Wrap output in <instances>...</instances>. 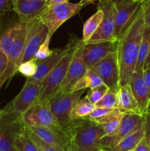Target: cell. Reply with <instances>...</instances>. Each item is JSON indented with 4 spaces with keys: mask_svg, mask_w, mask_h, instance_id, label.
<instances>
[{
    "mask_svg": "<svg viewBox=\"0 0 150 151\" xmlns=\"http://www.w3.org/2000/svg\"><path fill=\"white\" fill-rule=\"evenodd\" d=\"M145 26L141 3L133 20L117 40L116 52L119 62L120 86L129 85L132 74L135 72Z\"/></svg>",
    "mask_w": 150,
    "mask_h": 151,
    "instance_id": "cell-1",
    "label": "cell"
},
{
    "mask_svg": "<svg viewBox=\"0 0 150 151\" xmlns=\"http://www.w3.org/2000/svg\"><path fill=\"white\" fill-rule=\"evenodd\" d=\"M67 134L71 145L88 150H99V142L105 136L101 125L88 119L71 121Z\"/></svg>",
    "mask_w": 150,
    "mask_h": 151,
    "instance_id": "cell-2",
    "label": "cell"
},
{
    "mask_svg": "<svg viewBox=\"0 0 150 151\" xmlns=\"http://www.w3.org/2000/svg\"><path fill=\"white\" fill-rule=\"evenodd\" d=\"M79 40L76 37L70 40L71 47L68 52L41 81L38 101L49 100L60 92V87L66 78L69 64Z\"/></svg>",
    "mask_w": 150,
    "mask_h": 151,
    "instance_id": "cell-3",
    "label": "cell"
},
{
    "mask_svg": "<svg viewBox=\"0 0 150 151\" xmlns=\"http://www.w3.org/2000/svg\"><path fill=\"white\" fill-rule=\"evenodd\" d=\"M21 119L26 127L49 128L68 137L66 131L59 125L53 115L49 100L37 102L21 115Z\"/></svg>",
    "mask_w": 150,
    "mask_h": 151,
    "instance_id": "cell-4",
    "label": "cell"
},
{
    "mask_svg": "<svg viewBox=\"0 0 150 151\" xmlns=\"http://www.w3.org/2000/svg\"><path fill=\"white\" fill-rule=\"evenodd\" d=\"M80 1L77 3L66 2L46 6L42 12L39 19L48 28L51 36L63 23L78 14L85 7Z\"/></svg>",
    "mask_w": 150,
    "mask_h": 151,
    "instance_id": "cell-5",
    "label": "cell"
},
{
    "mask_svg": "<svg viewBox=\"0 0 150 151\" xmlns=\"http://www.w3.org/2000/svg\"><path fill=\"white\" fill-rule=\"evenodd\" d=\"M84 92L85 90L77 91H60L49 100L53 115L59 125L66 131V134L68 127L71 122L70 120L71 111L75 103L81 98V96Z\"/></svg>",
    "mask_w": 150,
    "mask_h": 151,
    "instance_id": "cell-6",
    "label": "cell"
},
{
    "mask_svg": "<svg viewBox=\"0 0 150 151\" xmlns=\"http://www.w3.org/2000/svg\"><path fill=\"white\" fill-rule=\"evenodd\" d=\"M98 9L103 11L102 21L96 32L91 36L86 44L101 41H117L114 37L116 8L113 0H99Z\"/></svg>",
    "mask_w": 150,
    "mask_h": 151,
    "instance_id": "cell-7",
    "label": "cell"
},
{
    "mask_svg": "<svg viewBox=\"0 0 150 151\" xmlns=\"http://www.w3.org/2000/svg\"><path fill=\"white\" fill-rule=\"evenodd\" d=\"M144 121L145 117L142 115L130 113L124 114L117 129L112 134L104 136L99 140V150L102 147H112L115 146L125 137L142 127Z\"/></svg>",
    "mask_w": 150,
    "mask_h": 151,
    "instance_id": "cell-8",
    "label": "cell"
},
{
    "mask_svg": "<svg viewBox=\"0 0 150 151\" xmlns=\"http://www.w3.org/2000/svg\"><path fill=\"white\" fill-rule=\"evenodd\" d=\"M26 40L21 63L34 58L37 50L49 35L48 28L42 23L39 18L26 23Z\"/></svg>",
    "mask_w": 150,
    "mask_h": 151,
    "instance_id": "cell-9",
    "label": "cell"
},
{
    "mask_svg": "<svg viewBox=\"0 0 150 151\" xmlns=\"http://www.w3.org/2000/svg\"><path fill=\"white\" fill-rule=\"evenodd\" d=\"M89 69L99 77L109 89L117 91L120 86V76L116 52L108 54Z\"/></svg>",
    "mask_w": 150,
    "mask_h": 151,
    "instance_id": "cell-10",
    "label": "cell"
},
{
    "mask_svg": "<svg viewBox=\"0 0 150 151\" xmlns=\"http://www.w3.org/2000/svg\"><path fill=\"white\" fill-rule=\"evenodd\" d=\"M26 23L20 22L19 30L16 34L15 41L7 56V67L0 79V88L4 85V83L11 79L15 74L18 72V69L21 63V58L24 50L25 40H26Z\"/></svg>",
    "mask_w": 150,
    "mask_h": 151,
    "instance_id": "cell-11",
    "label": "cell"
},
{
    "mask_svg": "<svg viewBox=\"0 0 150 151\" xmlns=\"http://www.w3.org/2000/svg\"><path fill=\"white\" fill-rule=\"evenodd\" d=\"M85 43L79 39L75 48L73 57L69 64L66 78L62 83L60 91H69L71 88L86 73V65L83 58Z\"/></svg>",
    "mask_w": 150,
    "mask_h": 151,
    "instance_id": "cell-12",
    "label": "cell"
},
{
    "mask_svg": "<svg viewBox=\"0 0 150 151\" xmlns=\"http://www.w3.org/2000/svg\"><path fill=\"white\" fill-rule=\"evenodd\" d=\"M116 8L114 37L117 41L122 32L132 22L138 13L141 3L132 0H121L114 1Z\"/></svg>",
    "mask_w": 150,
    "mask_h": 151,
    "instance_id": "cell-13",
    "label": "cell"
},
{
    "mask_svg": "<svg viewBox=\"0 0 150 151\" xmlns=\"http://www.w3.org/2000/svg\"><path fill=\"white\" fill-rule=\"evenodd\" d=\"M40 85L26 81L19 94L9 106L16 113L22 115L38 101Z\"/></svg>",
    "mask_w": 150,
    "mask_h": 151,
    "instance_id": "cell-14",
    "label": "cell"
},
{
    "mask_svg": "<svg viewBox=\"0 0 150 151\" xmlns=\"http://www.w3.org/2000/svg\"><path fill=\"white\" fill-rule=\"evenodd\" d=\"M117 41H107L86 44L83 58L87 69H90L110 53L116 51Z\"/></svg>",
    "mask_w": 150,
    "mask_h": 151,
    "instance_id": "cell-15",
    "label": "cell"
},
{
    "mask_svg": "<svg viewBox=\"0 0 150 151\" xmlns=\"http://www.w3.org/2000/svg\"><path fill=\"white\" fill-rule=\"evenodd\" d=\"M45 144L58 151H71V143L66 135L41 127H26Z\"/></svg>",
    "mask_w": 150,
    "mask_h": 151,
    "instance_id": "cell-16",
    "label": "cell"
},
{
    "mask_svg": "<svg viewBox=\"0 0 150 151\" xmlns=\"http://www.w3.org/2000/svg\"><path fill=\"white\" fill-rule=\"evenodd\" d=\"M12 2L13 11L24 23L38 19L47 6V2L37 0H12Z\"/></svg>",
    "mask_w": 150,
    "mask_h": 151,
    "instance_id": "cell-17",
    "label": "cell"
},
{
    "mask_svg": "<svg viewBox=\"0 0 150 151\" xmlns=\"http://www.w3.org/2000/svg\"><path fill=\"white\" fill-rule=\"evenodd\" d=\"M71 47V41H69L67 45L63 48H58L53 50V52L49 57L44 60H37V72L32 78L26 79L29 82L41 84V81L46 76L51 72L53 68L61 60V59L66 55Z\"/></svg>",
    "mask_w": 150,
    "mask_h": 151,
    "instance_id": "cell-18",
    "label": "cell"
},
{
    "mask_svg": "<svg viewBox=\"0 0 150 151\" xmlns=\"http://www.w3.org/2000/svg\"><path fill=\"white\" fill-rule=\"evenodd\" d=\"M129 85L132 94L136 100L138 107L142 114L144 116L149 102V96L148 88L144 81L143 69L135 71L133 72Z\"/></svg>",
    "mask_w": 150,
    "mask_h": 151,
    "instance_id": "cell-19",
    "label": "cell"
},
{
    "mask_svg": "<svg viewBox=\"0 0 150 151\" xmlns=\"http://www.w3.org/2000/svg\"><path fill=\"white\" fill-rule=\"evenodd\" d=\"M24 128L21 115L16 113L4 128L0 140V151H16L15 140L18 134L21 133Z\"/></svg>",
    "mask_w": 150,
    "mask_h": 151,
    "instance_id": "cell-20",
    "label": "cell"
},
{
    "mask_svg": "<svg viewBox=\"0 0 150 151\" xmlns=\"http://www.w3.org/2000/svg\"><path fill=\"white\" fill-rule=\"evenodd\" d=\"M117 101L116 109H119L123 113L135 114L144 115L141 113L136 100L132 94L129 85L119 86L116 92Z\"/></svg>",
    "mask_w": 150,
    "mask_h": 151,
    "instance_id": "cell-21",
    "label": "cell"
},
{
    "mask_svg": "<svg viewBox=\"0 0 150 151\" xmlns=\"http://www.w3.org/2000/svg\"><path fill=\"white\" fill-rule=\"evenodd\" d=\"M144 137V124L142 127L125 137L112 147H102L101 151H132Z\"/></svg>",
    "mask_w": 150,
    "mask_h": 151,
    "instance_id": "cell-22",
    "label": "cell"
},
{
    "mask_svg": "<svg viewBox=\"0 0 150 151\" xmlns=\"http://www.w3.org/2000/svg\"><path fill=\"white\" fill-rule=\"evenodd\" d=\"M124 115V113L116 108V109H112L111 111L105 115L104 117L99 119L95 122L101 125L104 129L105 135H108L113 133L117 129L118 127L120 125Z\"/></svg>",
    "mask_w": 150,
    "mask_h": 151,
    "instance_id": "cell-23",
    "label": "cell"
},
{
    "mask_svg": "<svg viewBox=\"0 0 150 151\" xmlns=\"http://www.w3.org/2000/svg\"><path fill=\"white\" fill-rule=\"evenodd\" d=\"M104 85L99 77L91 69H88L86 73L79 79L69 91H77L86 88H93Z\"/></svg>",
    "mask_w": 150,
    "mask_h": 151,
    "instance_id": "cell-24",
    "label": "cell"
},
{
    "mask_svg": "<svg viewBox=\"0 0 150 151\" xmlns=\"http://www.w3.org/2000/svg\"><path fill=\"white\" fill-rule=\"evenodd\" d=\"M103 16H104V13L102 10L101 9H98L97 11L85 22L83 26V31H82V40L85 44L96 32L97 29L102 21Z\"/></svg>",
    "mask_w": 150,
    "mask_h": 151,
    "instance_id": "cell-25",
    "label": "cell"
},
{
    "mask_svg": "<svg viewBox=\"0 0 150 151\" xmlns=\"http://www.w3.org/2000/svg\"><path fill=\"white\" fill-rule=\"evenodd\" d=\"M20 21L13 26L6 29L2 33L0 34V50L6 56H8L13 43L15 41L16 34L19 30Z\"/></svg>",
    "mask_w": 150,
    "mask_h": 151,
    "instance_id": "cell-26",
    "label": "cell"
},
{
    "mask_svg": "<svg viewBox=\"0 0 150 151\" xmlns=\"http://www.w3.org/2000/svg\"><path fill=\"white\" fill-rule=\"evenodd\" d=\"M95 108V105L92 104L85 97L80 98L75 103L71 111L70 120L85 119Z\"/></svg>",
    "mask_w": 150,
    "mask_h": 151,
    "instance_id": "cell-27",
    "label": "cell"
},
{
    "mask_svg": "<svg viewBox=\"0 0 150 151\" xmlns=\"http://www.w3.org/2000/svg\"><path fill=\"white\" fill-rule=\"evenodd\" d=\"M150 47V25L144 27L143 32L142 38H141V44H140L139 52H138V60H137L136 66L135 71H138L143 69L146 58L148 55L149 50Z\"/></svg>",
    "mask_w": 150,
    "mask_h": 151,
    "instance_id": "cell-28",
    "label": "cell"
},
{
    "mask_svg": "<svg viewBox=\"0 0 150 151\" xmlns=\"http://www.w3.org/2000/svg\"><path fill=\"white\" fill-rule=\"evenodd\" d=\"M15 148L16 151H40L27 135L26 128L16 137L15 140Z\"/></svg>",
    "mask_w": 150,
    "mask_h": 151,
    "instance_id": "cell-29",
    "label": "cell"
},
{
    "mask_svg": "<svg viewBox=\"0 0 150 151\" xmlns=\"http://www.w3.org/2000/svg\"><path fill=\"white\" fill-rule=\"evenodd\" d=\"M116 92L117 91L108 88L107 92L101 97V100L95 105L96 107L108 109H116V101H117Z\"/></svg>",
    "mask_w": 150,
    "mask_h": 151,
    "instance_id": "cell-30",
    "label": "cell"
},
{
    "mask_svg": "<svg viewBox=\"0 0 150 151\" xmlns=\"http://www.w3.org/2000/svg\"><path fill=\"white\" fill-rule=\"evenodd\" d=\"M37 60L32 58L31 60L22 63L18 69V72H20L22 75L29 78L33 77L37 72Z\"/></svg>",
    "mask_w": 150,
    "mask_h": 151,
    "instance_id": "cell-31",
    "label": "cell"
},
{
    "mask_svg": "<svg viewBox=\"0 0 150 151\" xmlns=\"http://www.w3.org/2000/svg\"><path fill=\"white\" fill-rule=\"evenodd\" d=\"M107 88L105 85L100 86L99 87H96V88H90L89 91L87 93L86 97L90 102H91L92 104L96 105L100 100L101 99V97L104 95L106 92H107Z\"/></svg>",
    "mask_w": 150,
    "mask_h": 151,
    "instance_id": "cell-32",
    "label": "cell"
},
{
    "mask_svg": "<svg viewBox=\"0 0 150 151\" xmlns=\"http://www.w3.org/2000/svg\"><path fill=\"white\" fill-rule=\"evenodd\" d=\"M51 35H49L46 39V41L40 46L38 50L35 52L34 58L36 59L37 60H44V59L47 58L49 57L52 54L53 50L49 49V44L50 41H51Z\"/></svg>",
    "mask_w": 150,
    "mask_h": 151,
    "instance_id": "cell-33",
    "label": "cell"
},
{
    "mask_svg": "<svg viewBox=\"0 0 150 151\" xmlns=\"http://www.w3.org/2000/svg\"><path fill=\"white\" fill-rule=\"evenodd\" d=\"M25 128H26V131L27 135L29 136V137L30 138V139L35 144V145L38 147V148L39 149L40 151H58L57 150H55L53 147H50V146L47 145L43 141H41L38 137H37L35 134H33L32 132H31L26 126H25Z\"/></svg>",
    "mask_w": 150,
    "mask_h": 151,
    "instance_id": "cell-34",
    "label": "cell"
},
{
    "mask_svg": "<svg viewBox=\"0 0 150 151\" xmlns=\"http://www.w3.org/2000/svg\"><path fill=\"white\" fill-rule=\"evenodd\" d=\"M112 111V109H103V108H96V107L85 119H88L89 120L94 121V122H96L99 119H101L104 117L105 115L110 113Z\"/></svg>",
    "mask_w": 150,
    "mask_h": 151,
    "instance_id": "cell-35",
    "label": "cell"
},
{
    "mask_svg": "<svg viewBox=\"0 0 150 151\" xmlns=\"http://www.w3.org/2000/svg\"><path fill=\"white\" fill-rule=\"evenodd\" d=\"M11 10H13L12 0H0V19Z\"/></svg>",
    "mask_w": 150,
    "mask_h": 151,
    "instance_id": "cell-36",
    "label": "cell"
},
{
    "mask_svg": "<svg viewBox=\"0 0 150 151\" xmlns=\"http://www.w3.org/2000/svg\"><path fill=\"white\" fill-rule=\"evenodd\" d=\"M143 10H144V22L146 26L150 25V0H146L142 2Z\"/></svg>",
    "mask_w": 150,
    "mask_h": 151,
    "instance_id": "cell-37",
    "label": "cell"
},
{
    "mask_svg": "<svg viewBox=\"0 0 150 151\" xmlns=\"http://www.w3.org/2000/svg\"><path fill=\"white\" fill-rule=\"evenodd\" d=\"M144 138L146 142L149 150L150 151V120L146 118L144 121Z\"/></svg>",
    "mask_w": 150,
    "mask_h": 151,
    "instance_id": "cell-38",
    "label": "cell"
},
{
    "mask_svg": "<svg viewBox=\"0 0 150 151\" xmlns=\"http://www.w3.org/2000/svg\"><path fill=\"white\" fill-rule=\"evenodd\" d=\"M7 64V57L0 50V79L5 71Z\"/></svg>",
    "mask_w": 150,
    "mask_h": 151,
    "instance_id": "cell-39",
    "label": "cell"
},
{
    "mask_svg": "<svg viewBox=\"0 0 150 151\" xmlns=\"http://www.w3.org/2000/svg\"><path fill=\"white\" fill-rule=\"evenodd\" d=\"M144 70V69H143ZM144 81H145L146 85L147 88L149 91V96L150 100V67H148L147 69L144 70Z\"/></svg>",
    "mask_w": 150,
    "mask_h": 151,
    "instance_id": "cell-40",
    "label": "cell"
},
{
    "mask_svg": "<svg viewBox=\"0 0 150 151\" xmlns=\"http://www.w3.org/2000/svg\"><path fill=\"white\" fill-rule=\"evenodd\" d=\"M133 151H149V150L148 146H147L146 142L144 137L141 139V141L140 142L139 144L137 145V147H135V150Z\"/></svg>",
    "mask_w": 150,
    "mask_h": 151,
    "instance_id": "cell-41",
    "label": "cell"
},
{
    "mask_svg": "<svg viewBox=\"0 0 150 151\" xmlns=\"http://www.w3.org/2000/svg\"><path fill=\"white\" fill-rule=\"evenodd\" d=\"M69 0H49L47 2V6L54 5V4H60V3H66L69 2Z\"/></svg>",
    "mask_w": 150,
    "mask_h": 151,
    "instance_id": "cell-42",
    "label": "cell"
},
{
    "mask_svg": "<svg viewBox=\"0 0 150 151\" xmlns=\"http://www.w3.org/2000/svg\"><path fill=\"white\" fill-rule=\"evenodd\" d=\"M148 67H150V47H149V50L148 55H147V57L146 58L145 63H144V67H143V69H147Z\"/></svg>",
    "mask_w": 150,
    "mask_h": 151,
    "instance_id": "cell-43",
    "label": "cell"
},
{
    "mask_svg": "<svg viewBox=\"0 0 150 151\" xmlns=\"http://www.w3.org/2000/svg\"><path fill=\"white\" fill-rule=\"evenodd\" d=\"M71 151H101V150H88V149L80 148V147H75V146L71 145Z\"/></svg>",
    "mask_w": 150,
    "mask_h": 151,
    "instance_id": "cell-44",
    "label": "cell"
},
{
    "mask_svg": "<svg viewBox=\"0 0 150 151\" xmlns=\"http://www.w3.org/2000/svg\"><path fill=\"white\" fill-rule=\"evenodd\" d=\"M144 117H145L146 119L150 120V100L149 102V104H148V106H147V109H146V111Z\"/></svg>",
    "mask_w": 150,
    "mask_h": 151,
    "instance_id": "cell-45",
    "label": "cell"
},
{
    "mask_svg": "<svg viewBox=\"0 0 150 151\" xmlns=\"http://www.w3.org/2000/svg\"><path fill=\"white\" fill-rule=\"evenodd\" d=\"M99 1V0H80V2L82 3V4H85V5L86 6L89 4L94 3L95 1Z\"/></svg>",
    "mask_w": 150,
    "mask_h": 151,
    "instance_id": "cell-46",
    "label": "cell"
},
{
    "mask_svg": "<svg viewBox=\"0 0 150 151\" xmlns=\"http://www.w3.org/2000/svg\"><path fill=\"white\" fill-rule=\"evenodd\" d=\"M133 1H135V2H139V3H142L144 2V1H146V0H132Z\"/></svg>",
    "mask_w": 150,
    "mask_h": 151,
    "instance_id": "cell-47",
    "label": "cell"
},
{
    "mask_svg": "<svg viewBox=\"0 0 150 151\" xmlns=\"http://www.w3.org/2000/svg\"><path fill=\"white\" fill-rule=\"evenodd\" d=\"M37 1H44V2H48L49 0H37Z\"/></svg>",
    "mask_w": 150,
    "mask_h": 151,
    "instance_id": "cell-48",
    "label": "cell"
},
{
    "mask_svg": "<svg viewBox=\"0 0 150 151\" xmlns=\"http://www.w3.org/2000/svg\"><path fill=\"white\" fill-rule=\"evenodd\" d=\"M1 112H2V110H1V109H0V114H1Z\"/></svg>",
    "mask_w": 150,
    "mask_h": 151,
    "instance_id": "cell-49",
    "label": "cell"
},
{
    "mask_svg": "<svg viewBox=\"0 0 150 151\" xmlns=\"http://www.w3.org/2000/svg\"><path fill=\"white\" fill-rule=\"evenodd\" d=\"M121 1V0H114V1Z\"/></svg>",
    "mask_w": 150,
    "mask_h": 151,
    "instance_id": "cell-50",
    "label": "cell"
},
{
    "mask_svg": "<svg viewBox=\"0 0 150 151\" xmlns=\"http://www.w3.org/2000/svg\"><path fill=\"white\" fill-rule=\"evenodd\" d=\"M113 1H114V0H113Z\"/></svg>",
    "mask_w": 150,
    "mask_h": 151,
    "instance_id": "cell-51",
    "label": "cell"
},
{
    "mask_svg": "<svg viewBox=\"0 0 150 151\" xmlns=\"http://www.w3.org/2000/svg\"></svg>",
    "mask_w": 150,
    "mask_h": 151,
    "instance_id": "cell-52",
    "label": "cell"
},
{
    "mask_svg": "<svg viewBox=\"0 0 150 151\" xmlns=\"http://www.w3.org/2000/svg\"><path fill=\"white\" fill-rule=\"evenodd\" d=\"M132 151H133V150H132Z\"/></svg>",
    "mask_w": 150,
    "mask_h": 151,
    "instance_id": "cell-53",
    "label": "cell"
}]
</instances>
